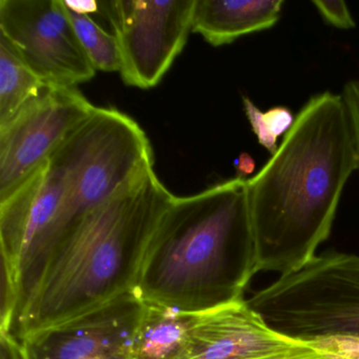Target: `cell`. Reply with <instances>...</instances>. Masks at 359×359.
Here are the masks:
<instances>
[{"instance_id":"obj_18","label":"cell","mask_w":359,"mask_h":359,"mask_svg":"<svg viewBox=\"0 0 359 359\" xmlns=\"http://www.w3.org/2000/svg\"><path fill=\"white\" fill-rule=\"evenodd\" d=\"M243 102L245 116H247L260 146L268 150L271 155L275 154L278 150L279 146L277 144V140H275L266 129V123H264V112H262V110L256 107L255 104L247 96H243Z\"/></svg>"},{"instance_id":"obj_25","label":"cell","mask_w":359,"mask_h":359,"mask_svg":"<svg viewBox=\"0 0 359 359\" xmlns=\"http://www.w3.org/2000/svg\"><path fill=\"white\" fill-rule=\"evenodd\" d=\"M358 83H359V81H358Z\"/></svg>"},{"instance_id":"obj_21","label":"cell","mask_w":359,"mask_h":359,"mask_svg":"<svg viewBox=\"0 0 359 359\" xmlns=\"http://www.w3.org/2000/svg\"><path fill=\"white\" fill-rule=\"evenodd\" d=\"M252 359H327L325 356L313 350L306 344H300L290 350L283 352L274 353V354L266 355V356L256 357Z\"/></svg>"},{"instance_id":"obj_9","label":"cell","mask_w":359,"mask_h":359,"mask_svg":"<svg viewBox=\"0 0 359 359\" xmlns=\"http://www.w3.org/2000/svg\"><path fill=\"white\" fill-rule=\"evenodd\" d=\"M144 304L128 292L22 340L26 359H133V338Z\"/></svg>"},{"instance_id":"obj_8","label":"cell","mask_w":359,"mask_h":359,"mask_svg":"<svg viewBox=\"0 0 359 359\" xmlns=\"http://www.w3.org/2000/svg\"><path fill=\"white\" fill-rule=\"evenodd\" d=\"M95 106L76 88L47 86L0 127V199L43 163Z\"/></svg>"},{"instance_id":"obj_4","label":"cell","mask_w":359,"mask_h":359,"mask_svg":"<svg viewBox=\"0 0 359 359\" xmlns=\"http://www.w3.org/2000/svg\"><path fill=\"white\" fill-rule=\"evenodd\" d=\"M49 161L62 173L64 197L57 216L22 268L20 289L73 226L154 165V153L137 121L116 109L95 107Z\"/></svg>"},{"instance_id":"obj_15","label":"cell","mask_w":359,"mask_h":359,"mask_svg":"<svg viewBox=\"0 0 359 359\" xmlns=\"http://www.w3.org/2000/svg\"><path fill=\"white\" fill-rule=\"evenodd\" d=\"M65 6L79 43L94 69L104 72H119L121 54L114 34H110L96 24L89 14L79 13L70 9L66 3Z\"/></svg>"},{"instance_id":"obj_7","label":"cell","mask_w":359,"mask_h":359,"mask_svg":"<svg viewBox=\"0 0 359 359\" xmlns=\"http://www.w3.org/2000/svg\"><path fill=\"white\" fill-rule=\"evenodd\" d=\"M0 36L47 86L75 88L95 76L64 0H0Z\"/></svg>"},{"instance_id":"obj_24","label":"cell","mask_w":359,"mask_h":359,"mask_svg":"<svg viewBox=\"0 0 359 359\" xmlns=\"http://www.w3.org/2000/svg\"><path fill=\"white\" fill-rule=\"evenodd\" d=\"M65 3L70 9L79 12V13L89 14L90 12L97 11L98 4L94 1H86V3H73V1H66Z\"/></svg>"},{"instance_id":"obj_22","label":"cell","mask_w":359,"mask_h":359,"mask_svg":"<svg viewBox=\"0 0 359 359\" xmlns=\"http://www.w3.org/2000/svg\"><path fill=\"white\" fill-rule=\"evenodd\" d=\"M0 359H26L22 344L10 332H0Z\"/></svg>"},{"instance_id":"obj_5","label":"cell","mask_w":359,"mask_h":359,"mask_svg":"<svg viewBox=\"0 0 359 359\" xmlns=\"http://www.w3.org/2000/svg\"><path fill=\"white\" fill-rule=\"evenodd\" d=\"M247 302L271 329L290 339L359 336V255L335 251L316 255Z\"/></svg>"},{"instance_id":"obj_3","label":"cell","mask_w":359,"mask_h":359,"mask_svg":"<svg viewBox=\"0 0 359 359\" xmlns=\"http://www.w3.org/2000/svg\"><path fill=\"white\" fill-rule=\"evenodd\" d=\"M256 269L247 180L172 201L147 248L134 292L142 302L203 313L243 299Z\"/></svg>"},{"instance_id":"obj_1","label":"cell","mask_w":359,"mask_h":359,"mask_svg":"<svg viewBox=\"0 0 359 359\" xmlns=\"http://www.w3.org/2000/svg\"><path fill=\"white\" fill-rule=\"evenodd\" d=\"M356 170L344 97L331 92L312 96L277 152L247 180L257 273L289 274L316 256Z\"/></svg>"},{"instance_id":"obj_13","label":"cell","mask_w":359,"mask_h":359,"mask_svg":"<svg viewBox=\"0 0 359 359\" xmlns=\"http://www.w3.org/2000/svg\"><path fill=\"white\" fill-rule=\"evenodd\" d=\"M133 338V359H184L199 313L144 302Z\"/></svg>"},{"instance_id":"obj_23","label":"cell","mask_w":359,"mask_h":359,"mask_svg":"<svg viewBox=\"0 0 359 359\" xmlns=\"http://www.w3.org/2000/svg\"><path fill=\"white\" fill-rule=\"evenodd\" d=\"M235 168H236L237 177L248 180V176L253 173L255 170V161L249 154L243 153L235 161Z\"/></svg>"},{"instance_id":"obj_6","label":"cell","mask_w":359,"mask_h":359,"mask_svg":"<svg viewBox=\"0 0 359 359\" xmlns=\"http://www.w3.org/2000/svg\"><path fill=\"white\" fill-rule=\"evenodd\" d=\"M197 0H116L98 4L116 37L121 79L140 89L156 87L192 32Z\"/></svg>"},{"instance_id":"obj_14","label":"cell","mask_w":359,"mask_h":359,"mask_svg":"<svg viewBox=\"0 0 359 359\" xmlns=\"http://www.w3.org/2000/svg\"><path fill=\"white\" fill-rule=\"evenodd\" d=\"M47 87L13 46L0 36V127Z\"/></svg>"},{"instance_id":"obj_12","label":"cell","mask_w":359,"mask_h":359,"mask_svg":"<svg viewBox=\"0 0 359 359\" xmlns=\"http://www.w3.org/2000/svg\"><path fill=\"white\" fill-rule=\"evenodd\" d=\"M283 0H197L192 32L213 47L269 30L280 20Z\"/></svg>"},{"instance_id":"obj_20","label":"cell","mask_w":359,"mask_h":359,"mask_svg":"<svg viewBox=\"0 0 359 359\" xmlns=\"http://www.w3.org/2000/svg\"><path fill=\"white\" fill-rule=\"evenodd\" d=\"M348 109L351 127L354 136L355 148H356L357 159L359 170V83L358 81H350L344 86L341 93Z\"/></svg>"},{"instance_id":"obj_17","label":"cell","mask_w":359,"mask_h":359,"mask_svg":"<svg viewBox=\"0 0 359 359\" xmlns=\"http://www.w3.org/2000/svg\"><path fill=\"white\" fill-rule=\"evenodd\" d=\"M312 4L316 8L318 13L323 16V20L331 26L341 29V30H350L356 27L348 6L342 0L341 1L340 0H337V1L316 0Z\"/></svg>"},{"instance_id":"obj_2","label":"cell","mask_w":359,"mask_h":359,"mask_svg":"<svg viewBox=\"0 0 359 359\" xmlns=\"http://www.w3.org/2000/svg\"><path fill=\"white\" fill-rule=\"evenodd\" d=\"M174 198L152 165L87 214L20 290L11 333L22 341L133 292L151 237Z\"/></svg>"},{"instance_id":"obj_19","label":"cell","mask_w":359,"mask_h":359,"mask_svg":"<svg viewBox=\"0 0 359 359\" xmlns=\"http://www.w3.org/2000/svg\"><path fill=\"white\" fill-rule=\"evenodd\" d=\"M264 123L269 133L278 140L279 136L287 134L295 121V117L290 109L285 107H274L264 113Z\"/></svg>"},{"instance_id":"obj_10","label":"cell","mask_w":359,"mask_h":359,"mask_svg":"<svg viewBox=\"0 0 359 359\" xmlns=\"http://www.w3.org/2000/svg\"><path fill=\"white\" fill-rule=\"evenodd\" d=\"M62 197V173L48 161L0 199L1 268L18 285L29 256L57 216Z\"/></svg>"},{"instance_id":"obj_16","label":"cell","mask_w":359,"mask_h":359,"mask_svg":"<svg viewBox=\"0 0 359 359\" xmlns=\"http://www.w3.org/2000/svg\"><path fill=\"white\" fill-rule=\"evenodd\" d=\"M304 344L327 359H359V336H325Z\"/></svg>"},{"instance_id":"obj_11","label":"cell","mask_w":359,"mask_h":359,"mask_svg":"<svg viewBox=\"0 0 359 359\" xmlns=\"http://www.w3.org/2000/svg\"><path fill=\"white\" fill-rule=\"evenodd\" d=\"M302 344L271 329L241 299L199 313L184 359H252Z\"/></svg>"}]
</instances>
